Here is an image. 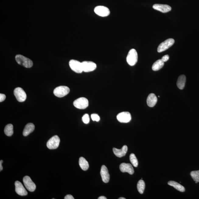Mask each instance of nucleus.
Here are the masks:
<instances>
[{"label":"nucleus","mask_w":199,"mask_h":199,"mask_svg":"<svg viewBox=\"0 0 199 199\" xmlns=\"http://www.w3.org/2000/svg\"><path fill=\"white\" fill-rule=\"evenodd\" d=\"M158 101L156 96L154 93L149 94L147 99V104L149 107H152L156 104Z\"/></svg>","instance_id":"nucleus-18"},{"label":"nucleus","mask_w":199,"mask_h":199,"mask_svg":"<svg viewBox=\"0 0 199 199\" xmlns=\"http://www.w3.org/2000/svg\"><path fill=\"white\" fill-rule=\"evenodd\" d=\"M98 199H107V198H106L104 196H101L100 197L98 198Z\"/></svg>","instance_id":"nucleus-34"},{"label":"nucleus","mask_w":199,"mask_h":199,"mask_svg":"<svg viewBox=\"0 0 199 199\" xmlns=\"http://www.w3.org/2000/svg\"><path fill=\"white\" fill-rule=\"evenodd\" d=\"M120 169L121 172L123 173L127 172L131 175L134 173L133 167L130 164L122 163L120 166Z\"/></svg>","instance_id":"nucleus-14"},{"label":"nucleus","mask_w":199,"mask_h":199,"mask_svg":"<svg viewBox=\"0 0 199 199\" xmlns=\"http://www.w3.org/2000/svg\"><path fill=\"white\" fill-rule=\"evenodd\" d=\"M128 151V147L126 145H124L122 149H119L116 148H113V151L114 154L119 158L125 156Z\"/></svg>","instance_id":"nucleus-17"},{"label":"nucleus","mask_w":199,"mask_h":199,"mask_svg":"<svg viewBox=\"0 0 199 199\" xmlns=\"http://www.w3.org/2000/svg\"><path fill=\"white\" fill-rule=\"evenodd\" d=\"M5 134L8 137H10L13 134V127L12 124H9L5 127L4 129Z\"/></svg>","instance_id":"nucleus-24"},{"label":"nucleus","mask_w":199,"mask_h":199,"mask_svg":"<svg viewBox=\"0 0 199 199\" xmlns=\"http://www.w3.org/2000/svg\"><path fill=\"white\" fill-rule=\"evenodd\" d=\"M17 63L26 68H30L33 65L32 61L21 55H17L15 57Z\"/></svg>","instance_id":"nucleus-1"},{"label":"nucleus","mask_w":199,"mask_h":199,"mask_svg":"<svg viewBox=\"0 0 199 199\" xmlns=\"http://www.w3.org/2000/svg\"><path fill=\"white\" fill-rule=\"evenodd\" d=\"M6 96L4 94H0V102H3L6 99Z\"/></svg>","instance_id":"nucleus-31"},{"label":"nucleus","mask_w":199,"mask_h":199,"mask_svg":"<svg viewBox=\"0 0 199 199\" xmlns=\"http://www.w3.org/2000/svg\"><path fill=\"white\" fill-rule=\"evenodd\" d=\"M138 55L136 50L132 49L128 52L127 57V61L131 66L135 65L138 61Z\"/></svg>","instance_id":"nucleus-2"},{"label":"nucleus","mask_w":199,"mask_h":199,"mask_svg":"<svg viewBox=\"0 0 199 199\" xmlns=\"http://www.w3.org/2000/svg\"><path fill=\"white\" fill-rule=\"evenodd\" d=\"M153 8L155 10L161 12L162 13H167L172 10V8L167 5L156 4L153 5Z\"/></svg>","instance_id":"nucleus-16"},{"label":"nucleus","mask_w":199,"mask_h":199,"mask_svg":"<svg viewBox=\"0 0 199 199\" xmlns=\"http://www.w3.org/2000/svg\"><path fill=\"white\" fill-rule=\"evenodd\" d=\"M145 186V182L142 180H141L138 182L137 186V189L141 194H142L144 193Z\"/></svg>","instance_id":"nucleus-25"},{"label":"nucleus","mask_w":199,"mask_h":199,"mask_svg":"<svg viewBox=\"0 0 199 199\" xmlns=\"http://www.w3.org/2000/svg\"><path fill=\"white\" fill-rule=\"evenodd\" d=\"M168 184L171 186L173 187L176 189L181 192H184L185 191V188L181 184L179 183L175 182L174 181H169Z\"/></svg>","instance_id":"nucleus-21"},{"label":"nucleus","mask_w":199,"mask_h":199,"mask_svg":"<svg viewBox=\"0 0 199 199\" xmlns=\"http://www.w3.org/2000/svg\"><path fill=\"white\" fill-rule=\"evenodd\" d=\"M79 164L80 167L83 170H88L89 167L88 162L83 157H81L79 160Z\"/></svg>","instance_id":"nucleus-23"},{"label":"nucleus","mask_w":199,"mask_h":199,"mask_svg":"<svg viewBox=\"0 0 199 199\" xmlns=\"http://www.w3.org/2000/svg\"><path fill=\"white\" fill-rule=\"evenodd\" d=\"M15 191L16 193L21 196H25L28 194L27 192L24 188L22 183L17 181L15 183Z\"/></svg>","instance_id":"nucleus-13"},{"label":"nucleus","mask_w":199,"mask_h":199,"mask_svg":"<svg viewBox=\"0 0 199 199\" xmlns=\"http://www.w3.org/2000/svg\"><path fill=\"white\" fill-rule=\"evenodd\" d=\"M186 82V77L184 75H181L179 76L177 82L178 88L181 90L184 88Z\"/></svg>","instance_id":"nucleus-20"},{"label":"nucleus","mask_w":199,"mask_h":199,"mask_svg":"<svg viewBox=\"0 0 199 199\" xmlns=\"http://www.w3.org/2000/svg\"><path fill=\"white\" fill-rule=\"evenodd\" d=\"M73 104L77 109H85L88 107L89 101L85 97H80L75 100Z\"/></svg>","instance_id":"nucleus-4"},{"label":"nucleus","mask_w":199,"mask_h":199,"mask_svg":"<svg viewBox=\"0 0 199 199\" xmlns=\"http://www.w3.org/2000/svg\"><path fill=\"white\" fill-rule=\"evenodd\" d=\"M82 120L83 123L85 124H88L89 123L90 118L89 115L86 114L84 115L82 118Z\"/></svg>","instance_id":"nucleus-28"},{"label":"nucleus","mask_w":199,"mask_h":199,"mask_svg":"<svg viewBox=\"0 0 199 199\" xmlns=\"http://www.w3.org/2000/svg\"><path fill=\"white\" fill-rule=\"evenodd\" d=\"M119 199H125V198H123V197H120V198H119Z\"/></svg>","instance_id":"nucleus-35"},{"label":"nucleus","mask_w":199,"mask_h":199,"mask_svg":"<svg viewBox=\"0 0 199 199\" xmlns=\"http://www.w3.org/2000/svg\"><path fill=\"white\" fill-rule=\"evenodd\" d=\"M96 14L101 17H106L110 14L109 9L106 7L103 6H99L96 7L94 9Z\"/></svg>","instance_id":"nucleus-9"},{"label":"nucleus","mask_w":199,"mask_h":199,"mask_svg":"<svg viewBox=\"0 0 199 199\" xmlns=\"http://www.w3.org/2000/svg\"><path fill=\"white\" fill-rule=\"evenodd\" d=\"M92 119L93 121L98 122L100 120V117L97 114H93L91 115Z\"/></svg>","instance_id":"nucleus-29"},{"label":"nucleus","mask_w":199,"mask_h":199,"mask_svg":"<svg viewBox=\"0 0 199 199\" xmlns=\"http://www.w3.org/2000/svg\"><path fill=\"white\" fill-rule=\"evenodd\" d=\"M83 72H85L93 71L96 68L97 65L95 63L92 61H85L82 62Z\"/></svg>","instance_id":"nucleus-10"},{"label":"nucleus","mask_w":199,"mask_h":199,"mask_svg":"<svg viewBox=\"0 0 199 199\" xmlns=\"http://www.w3.org/2000/svg\"><path fill=\"white\" fill-rule=\"evenodd\" d=\"M130 160L132 165L135 167H137L138 164V159L135 156V154L134 153H131L130 155Z\"/></svg>","instance_id":"nucleus-26"},{"label":"nucleus","mask_w":199,"mask_h":199,"mask_svg":"<svg viewBox=\"0 0 199 199\" xmlns=\"http://www.w3.org/2000/svg\"><path fill=\"white\" fill-rule=\"evenodd\" d=\"M60 142V139L58 136H54L47 142V147L50 149H57L58 147Z\"/></svg>","instance_id":"nucleus-7"},{"label":"nucleus","mask_w":199,"mask_h":199,"mask_svg":"<svg viewBox=\"0 0 199 199\" xmlns=\"http://www.w3.org/2000/svg\"><path fill=\"white\" fill-rule=\"evenodd\" d=\"M23 182L24 186L29 191L33 192L36 190V185L29 176H25L23 178Z\"/></svg>","instance_id":"nucleus-11"},{"label":"nucleus","mask_w":199,"mask_h":199,"mask_svg":"<svg viewBox=\"0 0 199 199\" xmlns=\"http://www.w3.org/2000/svg\"><path fill=\"white\" fill-rule=\"evenodd\" d=\"M190 175L194 180L195 181V183H197L199 182V170L191 172L190 173Z\"/></svg>","instance_id":"nucleus-27"},{"label":"nucleus","mask_w":199,"mask_h":199,"mask_svg":"<svg viewBox=\"0 0 199 199\" xmlns=\"http://www.w3.org/2000/svg\"><path fill=\"white\" fill-rule=\"evenodd\" d=\"M100 174L103 181L105 183H107L110 180V174L107 167L105 165H103L101 167Z\"/></svg>","instance_id":"nucleus-15"},{"label":"nucleus","mask_w":199,"mask_h":199,"mask_svg":"<svg viewBox=\"0 0 199 199\" xmlns=\"http://www.w3.org/2000/svg\"><path fill=\"white\" fill-rule=\"evenodd\" d=\"M65 199H74V198L71 195H68L65 197Z\"/></svg>","instance_id":"nucleus-32"},{"label":"nucleus","mask_w":199,"mask_h":199,"mask_svg":"<svg viewBox=\"0 0 199 199\" xmlns=\"http://www.w3.org/2000/svg\"><path fill=\"white\" fill-rule=\"evenodd\" d=\"M164 65V62L161 59H159L153 64L152 69L154 71H158L163 68Z\"/></svg>","instance_id":"nucleus-22"},{"label":"nucleus","mask_w":199,"mask_h":199,"mask_svg":"<svg viewBox=\"0 0 199 199\" xmlns=\"http://www.w3.org/2000/svg\"><path fill=\"white\" fill-rule=\"evenodd\" d=\"M70 92L68 87L64 86H59L56 88L54 91V94L56 96L62 97L67 95Z\"/></svg>","instance_id":"nucleus-3"},{"label":"nucleus","mask_w":199,"mask_h":199,"mask_svg":"<svg viewBox=\"0 0 199 199\" xmlns=\"http://www.w3.org/2000/svg\"><path fill=\"white\" fill-rule=\"evenodd\" d=\"M34 129L35 126L34 124L31 123L27 124L24 129L23 133V136L26 137L29 135L31 133L34 131Z\"/></svg>","instance_id":"nucleus-19"},{"label":"nucleus","mask_w":199,"mask_h":199,"mask_svg":"<svg viewBox=\"0 0 199 199\" xmlns=\"http://www.w3.org/2000/svg\"><path fill=\"white\" fill-rule=\"evenodd\" d=\"M3 161L2 160H1L0 161V171H1L3 170V167L2 166V163H3Z\"/></svg>","instance_id":"nucleus-33"},{"label":"nucleus","mask_w":199,"mask_h":199,"mask_svg":"<svg viewBox=\"0 0 199 199\" xmlns=\"http://www.w3.org/2000/svg\"><path fill=\"white\" fill-rule=\"evenodd\" d=\"M14 94L17 100L20 102H24L27 98L26 93L22 88H17L14 91Z\"/></svg>","instance_id":"nucleus-6"},{"label":"nucleus","mask_w":199,"mask_h":199,"mask_svg":"<svg viewBox=\"0 0 199 199\" xmlns=\"http://www.w3.org/2000/svg\"><path fill=\"white\" fill-rule=\"evenodd\" d=\"M169 56L168 55H166L163 56L162 57L161 59L163 61L165 62L169 60Z\"/></svg>","instance_id":"nucleus-30"},{"label":"nucleus","mask_w":199,"mask_h":199,"mask_svg":"<svg viewBox=\"0 0 199 199\" xmlns=\"http://www.w3.org/2000/svg\"><path fill=\"white\" fill-rule=\"evenodd\" d=\"M69 65L71 69L75 72L80 74L83 72L82 62L78 61L74 59L70 61Z\"/></svg>","instance_id":"nucleus-5"},{"label":"nucleus","mask_w":199,"mask_h":199,"mask_svg":"<svg viewBox=\"0 0 199 199\" xmlns=\"http://www.w3.org/2000/svg\"><path fill=\"white\" fill-rule=\"evenodd\" d=\"M117 118L120 123H128L131 120V116L128 112H123L118 114Z\"/></svg>","instance_id":"nucleus-12"},{"label":"nucleus","mask_w":199,"mask_h":199,"mask_svg":"<svg viewBox=\"0 0 199 199\" xmlns=\"http://www.w3.org/2000/svg\"><path fill=\"white\" fill-rule=\"evenodd\" d=\"M174 40L173 38H169L166 40L159 45L158 48V52H161L168 49L174 44Z\"/></svg>","instance_id":"nucleus-8"}]
</instances>
